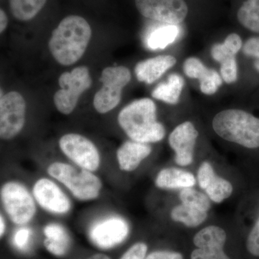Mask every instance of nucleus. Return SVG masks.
Masks as SVG:
<instances>
[{"label": "nucleus", "mask_w": 259, "mask_h": 259, "mask_svg": "<svg viewBox=\"0 0 259 259\" xmlns=\"http://www.w3.org/2000/svg\"><path fill=\"white\" fill-rule=\"evenodd\" d=\"M92 37L88 22L79 15L63 19L49 41L51 55L59 64L71 66L82 57Z\"/></svg>", "instance_id": "f257e3e1"}, {"label": "nucleus", "mask_w": 259, "mask_h": 259, "mask_svg": "<svg viewBox=\"0 0 259 259\" xmlns=\"http://www.w3.org/2000/svg\"><path fill=\"white\" fill-rule=\"evenodd\" d=\"M117 121L130 139L137 142H159L166 134L164 127L157 121V108L151 99H139L126 105Z\"/></svg>", "instance_id": "f03ea898"}, {"label": "nucleus", "mask_w": 259, "mask_h": 259, "mask_svg": "<svg viewBox=\"0 0 259 259\" xmlns=\"http://www.w3.org/2000/svg\"><path fill=\"white\" fill-rule=\"evenodd\" d=\"M212 127L227 141L248 148L259 147V118L244 110L228 109L218 112Z\"/></svg>", "instance_id": "7ed1b4c3"}, {"label": "nucleus", "mask_w": 259, "mask_h": 259, "mask_svg": "<svg viewBox=\"0 0 259 259\" xmlns=\"http://www.w3.org/2000/svg\"><path fill=\"white\" fill-rule=\"evenodd\" d=\"M48 174L64 185L76 199L90 201L97 198L102 190L101 181L93 172L77 168L62 162H54L47 168Z\"/></svg>", "instance_id": "20e7f679"}, {"label": "nucleus", "mask_w": 259, "mask_h": 259, "mask_svg": "<svg viewBox=\"0 0 259 259\" xmlns=\"http://www.w3.org/2000/svg\"><path fill=\"white\" fill-rule=\"evenodd\" d=\"M92 83L93 80L87 66H78L70 72L63 73L59 79L60 90L54 97L56 109L64 115L71 114L81 95L91 88Z\"/></svg>", "instance_id": "39448f33"}, {"label": "nucleus", "mask_w": 259, "mask_h": 259, "mask_svg": "<svg viewBox=\"0 0 259 259\" xmlns=\"http://www.w3.org/2000/svg\"><path fill=\"white\" fill-rule=\"evenodd\" d=\"M131 80V73L123 66H109L102 71V88L95 94L93 105L97 112L105 114L119 105L122 90Z\"/></svg>", "instance_id": "423d86ee"}, {"label": "nucleus", "mask_w": 259, "mask_h": 259, "mask_svg": "<svg viewBox=\"0 0 259 259\" xmlns=\"http://www.w3.org/2000/svg\"><path fill=\"white\" fill-rule=\"evenodd\" d=\"M3 207L12 222L25 226L36 213L35 199L28 189L18 182L5 183L0 191Z\"/></svg>", "instance_id": "0eeeda50"}, {"label": "nucleus", "mask_w": 259, "mask_h": 259, "mask_svg": "<svg viewBox=\"0 0 259 259\" xmlns=\"http://www.w3.org/2000/svg\"><path fill=\"white\" fill-rule=\"evenodd\" d=\"M63 153L80 168L94 172L100 168L101 158L95 144L81 135L69 134L59 139Z\"/></svg>", "instance_id": "6e6552de"}, {"label": "nucleus", "mask_w": 259, "mask_h": 259, "mask_svg": "<svg viewBox=\"0 0 259 259\" xmlns=\"http://www.w3.org/2000/svg\"><path fill=\"white\" fill-rule=\"evenodd\" d=\"M26 103L20 93L13 91L0 98V137L8 141L14 139L23 130L25 122Z\"/></svg>", "instance_id": "1a4fd4ad"}, {"label": "nucleus", "mask_w": 259, "mask_h": 259, "mask_svg": "<svg viewBox=\"0 0 259 259\" xmlns=\"http://www.w3.org/2000/svg\"><path fill=\"white\" fill-rule=\"evenodd\" d=\"M136 6L145 18L169 25H180L189 12L185 0H136Z\"/></svg>", "instance_id": "9d476101"}, {"label": "nucleus", "mask_w": 259, "mask_h": 259, "mask_svg": "<svg viewBox=\"0 0 259 259\" xmlns=\"http://www.w3.org/2000/svg\"><path fill=\"white\" fill-rule=\"evenodd\" d=\"M128 234V224L117 216H110L97 221L90 230V240L102 249H110L120 244Z\"/></svg>", "instance_id": "9b49d317"}, {"label": "nucleus", "mask_w": 259, "mask_h": 259, "mask_svg": "<svg viewBox=\"0 0 259 259\" xmlns=\"http://www.w3.org/2000/svg\"><path fill=\"white\" fill-rule=\"evenodd\" d=\"M32 194L39 206L47 212L64 214L71 209V202L67 196L59 186L49 179L37 180L33 186Z\"/></svg>", "instance_id": "f8f14e48"}, {"label": "nucleus", "mask_w": 259, "mask_h": 259, "mask_svg": "<svg viewBox=\"0 0 259 259\" xmlns=\"http://www.w3.org/2000/svg\"><path fill=\"white\" fill-rule=\"evenodd\" d=\"M198 136V131L190 121L182 122L173 130L168 137V144L175 151L177 164L185 166L192 163Z\"/></svg>", "instance_id": "ddd939ff"}, {"label": "nucleus", "mask_w": 259, "mask_h": 259, "mask_svg": "<svg viewBox=\"0 0 259 259\" xmlns=\"http://www.w3.org/2000/svg\"><path fill=\"white\" fill-rule=\"evenodd\" d=\"M183 71L190 79H198L201 92L206 95L217 93L222 86L223 79L216 70L209 69L197 57H190L183 64Z\"/></svg>", "instance_id": "4468645a"}, {"label": "nucleus", "mask_w": 259, "mask_h": 259, "mask_svg": "<svg viewBox=\"0 0 259 259\" xmlns=\"http://www.w3.org/2000/svg\"><path fill=\"white\" fill-rule=\"evenodd\" d=\"M176 64L177 59L175 56H158L138 63L135 67V74L141 82L151 84Z\"/></svg>", "instance_id": "2eb2a0df"}, {"label": "nucleus", "mask_w": 259, "mask_h": 259, "mask_svg": "<svg viewBox=\"0 0 259 259\" xmlns=\"http://www.w3.org/2000/svg\"><path fill=\"white\" fill-rule=\"evenodd\" d=\"M152 151L148 144L127 141L122 144L117 151V159L122 171H133L139 167L140 163L147 158Z\"/></svg>", "instance_id": "dca6fc26"}, {"label": "nucleus", "mask_w": 259, "mask_h": 259, "mask_svg": "<svg viewBox=\"0 0 259 259\" xmlns=\"http://www.w3.org/2000/svg\"><path fill=\"white\" fill-rule=\"evenodd\" d=\"M227 235L222 228L217 226H208L195 235L194 243L197 248H204L212 252L218 259H231L223 250Z\"/></svg>", "instance_id": "f3484780"}, {"label": "nucleus", "mask_w": 259, "mask_h": 259, "mask_svg": "<svg viewBox=\"0 0 259 259\" xmlns=\"http://www.w3.org/2000/svg\"><path fill=\"white\" fill-rule=\"evenodd\" d=\"M46 236L44 245L47 249L56 256H62L69 250L70 237L64 226L57 223H50L44 228Z\"/></svg>", "instance_id": "a211bd4d"}, {"label": "nucleus", "mask_w": 259, "mask_h": 259, "mask_svg": "<svg viewBox=\"0 0 259 259\" xmlns=\"http://www.w3.org/2000/svg\"><path fill=\"white\" fill-rule=\"evenodd\" d=\"M195 183V178L192 174L176 168L161 170L156 179V185L158 188L166 190L190 188Z\"/></svg>", "instance_id": "6ab92c4d"}, {"label": "nucleus", "mask_w": 259, "mask_h": 259, "mask_svg": "<svg viewBox=\"0 0 259 259\" xmlns=\"http://www.w3.org/2000/svg\"><path fill=\"white\" fill-rule=\"evenodd\" d=\"M185 87V80L180 74L174 73L168 76L165 82L160 83L151 93L156 100L168 105H177L180 102Z\"/></svg>", "instance_id": "aec40b11"}, {"label": "nucleus", "mask_w": 259, "mask_h": 259, "mask_svg": "<svg viewBox=\"0 0 259 259\" xmlns=\"http://www.w3.org/2000/svg\"><path fill=\"white\" fill-rule=\"evenodd\" d=\"M181 32L179 25L165 24L156 28L150 32L146 39V44L151 50H163L180 36Z\"/></svg>", "instance_id": "412c9836"}, {"label": "nucleus", "mask_w": 259, "mask_h": 259, "mask_svg": "<svg viewBox=\"0 0 259 259\" xmlns=\"http://www.w3.org/2000/svg\"><path fill=\"white\" fill-rule=\"evenodd\" d=\"M243 40L238 34H230L221 44H215L211 48V56L220 64L231 58L236 57V54L243 48Z\"/></svg>", "instance_id": "4be33fe9"}, {"label": "nucleus", "mask_w": 259, "mask_h": 259, "mask_svg": "<svg viewBox=\"0 0 259 259\" xmlns=\"http://www.w3.org/2000/svg\"><path fill=\"white\" fill-rule=\"evenodd\" d=\"M47 0H9L12 15L20 21H28L35 18Z\"/></svg>", "instance_id": "5701e85b"}, {"label": "nucleus", "mask_w": 259, "mask_h": 259, "mask_svg": "<svg viewBox=\"0 0 259 259\" xmlns=\"http://www.w3.org/2000/svg\"><path fill=\"white\" fill-rule=\"evenodd\" d=\"M173 221L184 223L186 226L194 228L199 226L207 217V212L189 207L185 204L177 205L171 210Z\"/></svg>", "instance_id": "b1692460"}, {"label": "nucleus", "mask_w": 259, "mask_h": 259, "mask_svg": "<svg viewBox=\"0 0 259 259\" xmlns=\"http://www.w3.org/2000/svg\"><path fill=\"white\" fill-rule=\"evenodd\" d=\"M239 23L250 31L259 32V0H246L237 13Z\"/></svg>", "instance_id": "393cba45"}, {"label": "nucleus", "mask_w": 259, "mask_h": 259, "mask_svg": "<svg viewBox=\"0 0 259 259\" xmlns=\"http://www.w3.org/2000/svg\"><path fill=\"white\" fill-rule=\"evenodd\" d=\"M204 190L211 200L220 203L231 195L233 188L228 181L216 176Z\"/></svg>", "instance_id": "a878e982"}, {"label": "nucleus", "mask_w": 259, "mask_h": 259, "mask_svg": "<svg viewBox=\"0 0 259 259\" xmlns=\"http://www.w3.org/2000/svg\"><path fill=\"white\" fill-rule=\"evenodd\" d=\"M180 198L182 204L204 212H207L210 208L209 197L191 187L183 189L181 191Z\"/></svg>", "instance_id": "bb28decb"}, {"label": "nucleus", "mask_w": 259, "mask_h": 259, "mask_svg": "<svg viewBox=\"0 0 259 259\" xmlns=\"http://www.w3.org/2000/svg\"><path fill=\"white\" fill-rule=\"evenodd\" d=\"M221 76L223 81L226 83L236 82L238 79V64L236 58L227 59L221 64Z\"/></svg>", "instance_id": "cd10ccee"}, {"label": "nucleus", "mask_w": 259, "mask_h": 259, "mask_svg": "<svg viewBox=\"0 0 259 259\" xmlns=\"http://www.w3.org/2000/svg\"><path fill=\"white\" fill-rule=\"evenodd\" d=\"M242 51L245 56L256 59L254 67L259 73V37H252L248 39L243 46Z\"/></svg>", "instance_id": "c85d7f7f"}, {"label": "nucleus", "mask_w": 259, "mask_h": 259, "mask_svg": "<svg viewBox=\"0 0 259 259\" xmlns=\"http://www.w3.org/2000/svg\"><path fill=\"white\" fill-rule=\"evenodd\" d=\"M215 177L214 169L210 163L206 161L202 163L199 167L198 173H197V179H198L201 188L205 190L209 184L210 183L211 181Z\"/></svg>", "instance_id": "c756f323"}, {"label": "nucleus", "mask_w": 259, "mask_h": 259, "mask_svg": "<svg viewBox=\"0 0 259 259\" xmlns=\"http://www.w3.org/2000/svg\"><path fill=\"white\" fill-rule=\"evenodd\" d=\"M148 246L146 243H135L128 248L120 259H146Z\"/></svg>", "instance_id": "7c9ffc66"}, {"label": "nucleus", "mask_w": 259, "mask_h": 259, "mask_svg": "<svg viewBox=\"0 0 259 259\" xmlns=\"http://www.w3.org/2000/svg\"><path fill=\"white\" fill-rule=\"evenodd\" d=\"M246 247L250 253L259 256V220L248 235Z\"/></svg>", "instance_id": "2f4dec72"}, {"label": "nucleus", "mask_w": 259, "mask_h": 259, "mask_svg": "<svg viewBox=\"0 0 259 259\" xmlns=\"http://www.w3.org/2000/svg\"><path fill=\"white\" fill-rule=\"evenodd\" d=\"M31 231L28 228H21L15 232L13 243L16 248L24 250L27 248L31 237Z\"/></svg>", "instance_id": "473e14b6"}, {"label": "nucleus", "mask_w": 259, "mask_h": 259, "mask_svg": "<svg viewBox=\"0 0 259 259\" xmlns=\"http://www.w3.org/2000/svg\"><path fill=\"white\" fill-rule=\"evenodd\" d=\"M146 259H183V256L178 252L158 250L148 254Z\"/></svg>", "instance_id": "72a5a7b5"}, {"label": "nucleus", "mask_w": 259, "mask_h": 259, "mask_svg": "<svg viewBox=\"0 0 259 259\" xmlns=\"http://www.w3.org/2000/svg\"><path fill=\"white\" fill-rule=\"evenodd\" d=\"M191 259H218L212 252L204 248H197L192 251Z\"/></svg>", "instance_id": "f704fd0d"}, {"label": "nucleus", "mask_w": 259, "mask_h": 259, "mask_svg": "<svg viewBox=\"0 0 259 259\" xmlns=\"http://www.w3.org/2000/svg\"><path fill=\"white\" fill-rule=\"evenodd\" d=\"M8 25V15L3 10H0V32H3Z\"/></svg>", "instance_id": "c9c22d12"}, {"label": "nucleus", "mask_w": 259, "mask_h": 259, "mask_svg": "<svg viewBox=\"0 0 259 259\" xmlns=\"http://www.w3.org/2000/svg\"><path fill=\"white\" fill-rule=\"evenodd\" d=\"M86 259H111L110 257L107 256V255L103 254V253H96L94 254L92 256L89 257Z\"/></svg>", "instance_id": "e433bc0d"}, {"label": "nucleus", "mask_w": 259, "mask_h": 259, "mask_svg": "<svg viewBox=\"0 0 259 259\" xmlns=\"http://www.w3.org/2000/svg\"><path fill=\"white\" fill-rule=\"evenodd\" d=\"M0 227H1V229H0V235L1 236H3L4 235L5 231V223L4 218L3 217V215L1 214V217H0Z\"/></svg>", "instance_id": "4c0bfd02"}]
</instances>
